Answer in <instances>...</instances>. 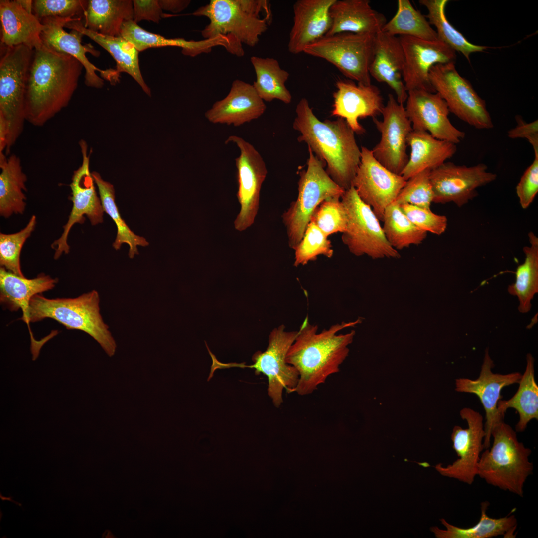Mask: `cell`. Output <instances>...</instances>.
I'll use <instances>...</instances> for the list:
<instances>
[{
	"mask_svg": "<svg viewBox=\"0 0 538 538\" xmlns=\"http://www.w3.org/2000/svg\"><path fill=\"white\" fill-rule=\"evenodd\" d=\"M347 214V225L341 239L350 252L356 256L366 255L374 259L399 258L400 254L387 241L379 220L360 198L353 186L341 198Z\"/></svg>",
	"mask_w": 538,
	"mask_h": 538,
	"instance_id": "10",
	"label": "cell"
},
{
	"mask_svg": "<svg viewBox=\"0 0 538 538\" xmlns=\"http://www.w3.org/2000/svg\"><path fill=\"white\" fill-rule=\"evenodd\" d=\"M340 198L331 197L323 201L310 220L328 237L337 232L342 233L346 229L347 214Z\"/></svg>",
	"mask_w": 538,
	"mask_h": 538,
	"instance_id": "45",
	"label": "cell"
},
{
	"mask_svg": "<svg viewBox=\"0 0 538 538\" xmlns=\"http://www.w3.org/2000/svg\"><path fill=\"white\" fill-rule=\"evenodd\" d=\"M404 57L403 79L407 91L422 90L436 93L429 79L430 68L436 64L455 63V51L440 41H428L399 36Z\"/></svg>",
	"mask_w": 538,
	"mask_h": 538,
	"instance_id": "19",
	"label": "cell"
},
{
	"mask_svg": "<svg viewBox=\"0 0 538 538\" xmlns=\"http://www.w3.org/2000/svg\"><path fill=\"white\" fill-rule=\"evenodd\" d=\"M403 212L417 227L426 232L440 235L447 228V218L427 209L405 204L400 205Z\"/></svg>",
	"mask_w": 538,
	"mask_h": 538,
	"instance_id": "48",
	"label": "cell"
},
{
	"mask_svg": "<svg viewBox=\"0 0 538 538\" xmlns=\"http://www.w3.org/2000/svg\"><path fill=\"white\" fill-rule=\"evenodd\" d=\"M271 13L266 0H211L193 15L207 17L209 23L201 31L204 39H222L228 43V52L238 57L244 55L242 43L256 46L259 37L268 29Z\"/></svg>",
	"mask_w": 538,
	"mask_h": 538,
	"instance_id": "4",
	"label": "cell"
},
{
	"mask_svg": "<svg viewBox=\"0 0 538 538\" xmlns=\"http://www.w3.org/2000/svg\"><path fill=\"white\" fill-rule=\"evenodd\" d=\"M430 171H422L407 180L394 202L399 205L408 204L430 209L434 198L429 178Z\"/></svg>",
	"mask_w": 538,
	"mask_h": 538,
	"instance_id": "46",
	"label": "cell"
},
{
	"mask_svg": "<svg viewBox=\"0 0 538 538\" xmlns=\"http://www.w3.org/2000/svg\"><path fill=\"white\" fill-rule=\"evenodd\" d=\"M517 125L508 132L511 138H526L532 146L534 153H538V122L536 120L526 123L522 118L517 116Z\"/></svg>",
	"mask_w": 538,
	"mask_h": 538,
	"instance_id": "51",
	"label": "cell"
},
{
	"mask_svg": "<svg viewBox=\"0 0 538 538\" xmlns=\"http://www.w3.org/2000/svg\"><path fill=\"white\" fill-rule=\"evenodd\" d=\"M382 221L387 241L397 251L419 245L427 237V232L415 226L395 202L386 208Z\"/></svg>",
	"mask_w": 538,
	"mask_h": 538,
	"instance_id": "42",
	"label": "cell"
},
{
	"mask_svg": "<svg viewBox=\"0 0 538 538\" xmlns=\"http://www.w3.org/2000/svg\"><path fill=\"white\" fill-rule=\"evenodd\" d=\"M483 163L467 167L444 162L430 171L429 178L434 198L433 202H452L460 207L477 195V189L494 181L495 173L488 172Z\"/></svg>",
	"mask_w": 538,
	"mask_h": 538,
	"instance_id": "17",
	"label": "cell"
},
{
	"mask_svg": "<svg viewBox=\"0 0 538 538\" xmlns=\"http://www.w3.org/2000/svg\"><path fill=\"white\" fill-rule=\"evenodd\" d=\"M492 437V446L480 455L477 475L489 485L523 497L525 481L533 473L529 459L532 451L518 441L516 431L504 420L494 426Z\"/></svg>",
	"mask_w": 538,
	"mask_h": 538,
	"instance_id": "6",
	"label": "cell"
},
{
	"mask_svg": "<svg viewBox=\"0 0 538 538\" xmlns=\"http://www.w3.org/2000/svg\"><path fill=\"white\" fill-rule=\"evenodd\" d=\"M18 2L27 11L29 12H32V3L33 0H17Z\"/></svg>",
	"mask_w": 538,
	"mask_h": 538,
	"instance_id": "53",
	"label": "cell"
},
{
	"mask_svg": "<svg viewBox=\"0 0 538 538\" xmlns=\"http://www.w3.org/2000/svg\"><path fill=\"white\" fill-rule=\"evenodd\" d=\"M530 246H525L524 262L516 269L514 283L508 286V292L517 297L520 312H528L531 301L538 292V238L533 232L528 234Z\"/></svg>",
	"mask_w": 538,
	"mask_h": 538,
	"instance_id": "37",
	"label": "cell"
},
{
	"mask_svg": "<svg viewBox=\"0 0 538 538\" xmlns=\"http://www.w3.org/2000/svg\"><path fill=\"white\" fill-rule=\"evenodd\" d=\"M84 67L44 45L34 50L25 97L26 121L42 127L69 104Z\"/></svg>",
	"mask_w": 538,
	"mask_h": 538,
	"instance_id": "1",
	"label": "cell"
},
{
	"mask_svg": "<svg viewBox=\"0 0 538 538\" xmlns=\"http://www.w3.org/2000/svg\"><path fill=\"white\" fill-rule=\"evenodd\" d=\"M397 11L382 31L393 36H407L428 41L439 40L436 31L425 16L409 0H398Z\"/></svg>",
	"mask_w": 538,
	"mask_h": 538,
	"instance_id": "40",
	"label": "cell"
},
{
	"mask_svg": "<svg viewBox=\"0 0 538 538\" xmlns=\"http://www.w3.org/2000/svg\"><path fill=\"white\" fill-rule=\"evenodd\" d=\"M88 0H34L32 12L40 21L49 17L74 18L83 17Z\"/></svg>",
	"mask_w": 538,
	"mask_h": 538,
	"instance_id": "47",
	"label": "cell"
},
{
	"mask_svg": "<svg viewBox=\"0 0 538 538\" xmlns=\"http://www.w3.org/2000/svg\"><path fill=\"white\" fill-rule=\"evenodd\" d=\"M361 322V318L342 322L318 333V326L311 324L308 316L306 317L286 355L287 363L299 373L295 392L300 396L309 395L329 376L339 371L340 365L348 355V346L352 343L355 331L345 334L337 333Z\"/></svg>",
	"mask_w": 538,
	"mask_h": 538,
	"instance_id": "2",
	"label": "cell"
},
{
	"mask_svg": "<svg viewBox=\"0 0 538 538\" xmlns=\"http://www.w3.org/2000/svg\"><path fill=\"white\" fill-rule=\"evenodd\" d=\"M58 279L41 273L33 279L17 275L4 268H0V301L10 311L21 309V319L25 321L31 298L52 289Z\"/></svg>",
	"mask_w": 538,
	"mask_h": 538,
	"instance_id": "30",
	"label": "cell"
},
{
	"mask_svg": "<svg viewBox=\"0 0 538 538\" xmlns=\"http://www.w3.org/2000/svg\"><path fill=\"white\" fill-rule=\"evenodd\" d=\"M133 21L137 23L142 20L158 23L162 18V9L158 0H134Z\"/></svg>",
	"mask_w": 538,
	"mask_h": 538,
	"instance_id": "50",
	"label": "cell"
},
{
	"mask_svg": "<svg viewBox=\"0 0 538 538\" xmlns=\"http://www.w3.org/2000/svg\"><path fill=\"white\" fill-rule=\"evenodd\" d=\"M91 174L98 188L104 212L110 216L117 226V236L113 246L116 250H119L122 244H127L130 247L129 256L133 258L135 255L138 254L137 246H146L148 242L144 237L134 234L121 218L115 202L113 185L104 180L99 173L93 171Z\"/></svg>",
	"mask_w": 538,
	"mask_h": 538,
	"instance_id": "41",
	"label": "cell"
},
{
	"mask_svg": "<svg viewBox=\"0 0 538 538\" xmlns=\"http://www.w3.org/2000/svg\"><path fill=\"white\" fill-rule=\"evenodd\" d=\"M158 1L162 10L173 13L183 11L191 2L189 0H158Z\"/></svg>",
	"mask_w": 538,
	"mask_h": 538,
	"instance_id": "52",
	"label": "cell"
},
{
	"mask_svg": "<svg viewBox=\"0 0 538 538\" xmlns=\"http://www.w3.org/2000/svg\"><path fill=\"white\" fill-rule=\"evenodd\" d=\"M381 115L382 120L373 118L381 134L379 142L371 150L375 159L391 172L401 175L409 156L406 152L407 140L412 131L404 104L399 103L389 94Z\"/></svg>",
	"mask_w": 538,
	"mask_h": 538,
	"instance_id": "13",
	"label": "cell"
},
{
	"mask_svg": "<svg viewBox=\"0 0 538 538\" xmlns=\"http://www.w3.org/2000/svg\"><path fill=\"white\" fill-rule=\"evenodd\" d=\"M82 161L81 165L73 172L70 187L71 191L69 199L73 206L63 232L60 237L51 245L55 250L54 258L58 259L63 253L68 254L70 247L67 243L69 233L73 225L84 222L86 215L93 225L103 221L104 210L100 197H98L95 182L90 171V155H88L86 142L79 141Z\"/></svg>",
	"mask_w": 538,
	"mask_h": 538,
	"instance_id": "15",
	"label": "cell"
},
{
	"mask_svg": "<svg viewBox=\"0 0 538 538\" xmlns=\"http://www.w3.org/2000/svg\"><path fill=\"white\" fill-rule=\"evenodd\" d=\"M295 251L293 265H305L317 259L319 255L331 258L334 253L331 242L313 222H310L304 235Z\"/></svg>",
	"mask_w": 538,
	"mask_h": 538,
	"instance_id": "44",
	"label": "cell"
},
{
	"mask_svg": "<svg viewBox=\"0 0 538 538\" xmlns=\"http://www.w3.org/2000/svg\"><path fill=\"white\" fill-rule=\"evenodd\" d=\"M76 18L49 17L41 19L40 21L44 26L41 34L43 44L55 51L76 58L85 69L84 83L87 86L96 88L103 86L104 80L97 75L96 72H99L103 78L115 83V75L117 74L116 70H101L91 63L86 56V53H90L98 57L100 52L91 44L82 45L84 35L79 31L72 30L68 33L64 29L68 22Z\"/></svg>",
	"mask_w": 538,
	"mask_h": 538,
	"instance_id": "20",
	"label": "cell"
},
{
	"mask_svg": "<svg viewBox=\"0 0 538 538\" xmlns=\"http://www.w3.org/2000/svg\"><path fill=\"white\" fill-rule=\"evenodd\" d=\"M361 161L352 186L361 200L382 221L386 208L395 201L406 180L383 166L371 150L361 146Z\"/></svg>",
	"mask_w": 538,
	"mask_h": 538,
	"instance_id": "18",
	"label": "cell"
},
{
	"mask_svg": "<svg viewBox=\"0 0 538 538\" xmlns=\"http://www.w3.org/2000/svg\"><path fill=\"white\" fill-rule=\"evenodd\" d=\"M460 415L466 421L468 427L463 429L456 425L452 430V447L458 458L446 467L439 463L434 468L442 476L471 485L477 475L478 464L484 449L483 418L478 412L469 407L462 408Z\"/></svg>",
	"mask_w": 538,
	"mask_h": 538,
	"instance_id": "16",
	"label": "cell"
},
{
	"mask_svg": "<svg viewBox=\"0 0 538 538\" xmlns=\"http://www.w3.org/2000/svg\"><path fill=\"white\" fill-rule=\"evenodd\" d=\"M369 0H336L329 9L332 24L325 36L350 32L376 34L387 21L373 9Z\"/></svg>",
	"mask_w": 538,
	"mask_h": 538,
	"instance_id": "28",
	"label": "cell"
},
{
	"mask_svg": "<svg viewBox=\"0 0 538 538\" xmlns=\"http://www.w3.org/2000/svg\"><path fill=\"white\" fill-rule=\"evenodd\" d=\"M336 0H298L294 4L293 24L288 44L290 53L303 52L325 36L332 24L329 9Z\"/></svg>",
	"mask_w": 538,
	"mask_h": 538,
	"instance_id": "25",
	"label": "cell"
},
{
	"mask_svg": "<svg viewBox=\"0 0 538 538\" xmlns=\"http://www.w3.org/2000/svg\"><path fill=\"white\" fill-rule=\"evenodd\" d=\"M375 34L343 32L324 36L306 46L303 52L325 59L345 77L364 85L371 84L369 67Z\"/></svg>",
	"mask_w": 538,
	"mask_h": 538,
	"instance_id": "11",
	"label": "cell"
},
{
	"mask_svg": "<svg viewBox=\"0 0 538 538\" xmlns=\"http://www.w3.org/2000/svg\"><path fill=\"white\" fill-rule=\"evenodd\" d=\"M534 154L532 163L525 170L516 187L520 204L523 209L530 206L538 192V153Z\"/></svg>",
	"mask_w": 538,
	"mask_h": 538,
	"instance_id": "49",
	"label": "cell"
},
{
	"mask_svg": "<svg viewBox=\"0 0 538 538\" xmlns=\"http://www.w3.org/2000/svg\"><path fill=\"white\" fill-rule=\"evenodd\" d=\"M448 0H419V3L428 10L425 16L431 25L436 28L439 40L445 43L455 51L461 53L470 62L472 53L482 52L488 47L475 45L465 37L449 23L445 15V7Z\"/></svg>",
	"mask_w": 538,
	"mask_h": 538,
	"instance_id": "39",
	"label": "cell"
},
{
	"mask_svg": "<svg viewBox=\"0 0 538 538\" xmlns=\"http://www.w3.org/2000/svg\"><path fill=\"white\" fill-rule=\"evenodd\" d=\"M235 143L240 150L235 159L238 186L237 197L241 210L234 221L235 228L240 231L250 227L254 222L259 206L260 192L268 171L260 153L254 146L243 138L230 135L225 143Z\"/></svg>",
	"mask_w": 538,
	"mask_h": 538,
	"instance_id": "14",
	"label": "cell"
},
{
	"mask_svg": "<svg viewBox=\"0 0 538 538\" xmlns=\"http://www.w3.org/2000/svg\"><path fill=\"white\" fill-rule=\"evenodd\" d=\"M455 63L436 64L429 72L433 89L445 101L449 111L478 129L493 127L485 101L470 83L460 75Z\"/></svg>",
	"mask_w": 538,
	"mask_h": 538,
	"instance_id": "12",
	"label": "cell"
},
{
	"mask_svg": "<svg viewBox=\"0 0 538 538\" xmlns=\"http://www.w3.org/2000/svg\"><path fill=\"white\" fill-rule=\"evenodd\" d=\"M0 215L5 218L25 211L27 178L23 171L20 159L11 154L0 163Z\"/></svg>",
	"mask_w": 538,
	"mask_h": 538,
	"instance_id": "35",
	"label": "cell"
},
{
	"mask_svg": "<svg viewBox=\"0 0 538 538\" xmlns=\"http://www.w3.org/2000/svg\"><path fill=\"white\" fill-rule=\"evenodd\" d=\"M494 365L489 355V348H487L478 378L474 380L466 378L455 380L457 392L475 394L483 405L486 413L485 436L483 440L485 449L490 447L493 428L496 424L504 420V418L499 415L497 410V404L502 397V390L506 386L518 383L522 376L518 372L506 374L494 373L492 371Z\"/></svg>",
	"mask_w": 538,
	"mask_h": 538,
	"instance_id": "22",
	"label": "cell"
},
{
	"mask_svg": "<svg viewBox=\"0 0 538 538\" xmlns=\"http://www.w3.org/2000/svg\"><path fill=\"white\" fill-rule=\"evenodd\" d=\"M308 148L307 168L300 172L297 197L282 215L286 229L288 245L292 249L302 239L317 207L329 198H341L345 192L324 169L325 163Z\"/></svg>",
	"mask_w": 538,
	"mask_h": 538,
	"instance_id": "8",
	"label": "cell"
},
{
	"mask_svg": "<svg viewBox=\"0 0 538 538\" xmlns=\"http://www.w3.org/2000/svg\"><path fill=\"white\" fill-rule=\"evenodd\" d=\"M0 498L2 501H5L6 500H8V501H11V502H12L13 503H15L16 505H18L19 506H21V507L22 506V505L20 503L13 500L12 499V496H9L8 497H4L1 495V493H0Z\"/></svg>",
	"mask_w": 538,
	"mask_h": 538,
	"instance_id": "54",
	"label": "cell"
},
{
	"mask_svg": "<svg viewBox=\"0 0 538 538\" xmlns=\"http://www.w3.org/2000/svg\"><path fill=\"white\" fill-rule=\"evenodd\" d=\"M404 64L403 49L399 37L383 31L375 34L370 76L387 84L395 92L398 103L404 104L408 92L403 79Z\"/></svg>",
	"mask_w": 538,
	"mask_h": 538,
	"instance_id": "26",
	"label": "cell"
},
{
	"mask_svg": "<svg viewBox=\"0 0 538 538\" xmlns=\"http://www.w3.org/2000/svg\"><path fill=\"white\" fill-rule=\"evenodd\" d=\"M1 47L0 119L8 131L7 155L21 134L26 121V92L34 49L23 44Z\"/></svg>",
	"mask_w": 538,
	"mask_h": 538,
	"instance_id": "7",
	"label": "cell"
},
{
	"mask_svg": "<svg viewBox=\"0 0 538 538\" xmlns=\"http://www.w3.org/2000/svg\"><path fill=\"white\" fill-rule=\"evenodd\" d=\"M518 383V389L512 398L499 401L497 410L499 415L504 418L507 409H515L519 416L516 432H522L531 420L538 419V386L534 377V359L530 353L527 354L526 369Z\"/></svg>",
	"mask_w": 538,
	"mask_h": 538,
	"instance_id": "34",
	"label": "cell"
},
{
	"mask_svg": "<svg viewBox=\"0 0 538 538\" xmlns=\"http://www.w3.org/2000/svg\"><path fill=\"white\" fill-rule=\"evenodd\" d=\"M405 109L413 130L427 132L436 139L455 144L465 137V133L451 123L447 105L436 92L408 91Z\"/></svg>",
	"mask_w": 538,
	"mask_h": 538,
	"instance_id": "21",
	"label": "cell"
},
{
	"mask_svg": "<svg viewBox=\"0 0 538 538\" xmlns=\"http://www.w3.org/2000/svg\"><path fill=\"white\" fill-rule=\"evenodd\" d=\"M266 108L253 85L236 80L227 95L215 102L205 116L213 124L238 127L259 118Z\"/></svg>",
	"mask_w": 538,
	"mask_h": 538,
	"instance_id": "24",
	"label": "cell"
},
{
	"mask_svg": "<svg viewBox=\"0 0 538 538\" xmlns=\"http://www.w3.org/2000/svg\"><path fill=\"white\" fill-rule=\"evenodd\" d=\"M489 505L487 501L481 503V516L478 522L469 528H461L451 525L445 519L440 522L445 530L438 527H432L431 531L437 538H490L503 536L504 538H515L514 534L517 526L515 515H511L493 518L487 515L486 511Z\"/></svg>",
	"mask_w": 538,
	"mask_h": 538,
	"instance_id": "33",
	"label": "cell"
},
{
	"mask_svg": "<svg viewBox=\"0 0 538 538\" xmlns=\"http://www.w3.org/2000/svg\"><path fill=\"white\" fill-rule=\"evenodd\" d=\"M293 128L300 133L299 142L307 144L315 155L324 162L326 172L345 191L352 186L361 161V149L354 132L341 118L319 120L302 98L295 109Z\"/></svg>",
	"mask_w": 538,
	"mask_h": 538,
	"instance_id": "3",
	"label": "cell"
},
{
	"mask_svg": "<svg viewBox=\"0 0 538 538\" xmlns=\"http://www.w3.org/2000/svg\"><path fill=\"white\" fill-rule=\"evenodd\" d=\"M45 318L53 319L68 329L87 333L109 356L115 354L116 343L100 313V297L97 291L73 298L49 299L40 294L34 295L30 301L24 322L29 325Z\"/></svg>",
	"mask_w": 538,
	"mask_h": 538,
	"instance_id": "5",
	"label": "cell"
},
{
	"mask_svg": "<svg viewBox=\"0 0 538 538\" xmlns=\"http://www.w3.org/2000/svg\"><path fill=\"white\" fill-rule=\"evenodd\" d=\"M83 18L87 29L104 35L120 36L123 24L133 20V0H88Z\"/></svg>",
	"mask_w": 538,
	"mask_h": 538,
	"instance_id": "32",
	"label": "cell"
},
{
	"mask_svg": "<svg viewBox=\"0 0 538 538\" xmlns=\"http://www.w3.org/2000/svg\"><path fill=\"white\" fill-rule=\"evenodd\" d=\"M36 218L32 215L26 226L12 234L0 233V265L7 270L24 277L21 269L20 256L23 246L34 230Z\"/></svg>",
	"mask_w": 538,
	"mask_h": 538,
	"instance_id": "43",
	"label": "cell"
},
{
	"mask_svg": "<svg viewBox=\"0 0 538 538\" xmlns=\"http://www.w3.org/2000/svg\"><path fill=\"white\" fill-rule=\"evenodd\" d=\"M0 20L2 46L23 44L34 50L43 45L41 34L44 26L17 0H0Z\"/></svg>",
	"mask_w": 538,
	"mask_h": 538,
	"instance_id": "27",
	"label": "cell"
},
{
	"mask_svg": "<svg viewBox=\"0 0 538 538\" xmlns=\"http://www.w3.org/2000/svg\"><path fill=\"white\" fill-rule=\"evenodd\" d=\"M407 145L410 153L401 175L407 180L425 170H432L452 157L457 150L455 144L433 137L425 131H412L409 134Z\"/></svg>",
	"mask_w": 538,
	"mask_h": 538,
	"instance_id": "29",
	"label": "cell"
},
{
	"mask_svg": "<svg viewBox=\"0 0 538 538\" xmlns=\"http://www.w3.org/2000/svg\"><path fill=\"white\" fill-rule=\"evenodd\" d=\"M81 17H77L68 22L64 28L79 31L107 51L116 62V72H126L133 77L143 90L150 96V88L145 83L140 72L139 51L130 42L121 36L114 37L104 35L86 28Z\"/></svg>",
	"mask_w": 538,
	"mask_h": 538,
	"instance_id": "31",
	"label": "cell"
},
{
	"mask_svg": "<svg viewBox=\"0 0 538 538\" xmlns=\"http://www.w3.org/2000/svg\"><path fill=\"white\" fill-rule=\"evenodd\" d=\"M256 80L253 86L260 97L266 102L279 100L285 104L292 101V96L285 86L289 73L282 69L278 61L273 58L251 57Z\"/></svg>",
	"mask_w": 538,
	"mask_h": 538,
	"instance_id": "38",
	"label": "cell"
},
{
	"mask_svg": "<svg viewBox=\"0 0 538 538\" xmlns=\"http://www.w3.org/2000/svg\"><path fill=\"white\" fill-rule=\"evenodd\" d=\"M121 36L131 43L139 52L150 48L176 46L182 48L183 54L195 56L201 53L210 52L214 46H222L221 41L218 39L195 41H187L183 38H167L145 30L133 20L123 24Z\"/></svg>",
	"mask_w": 538,
	"mask_h": 538,
	"instance_id": "36",
	"label": "cell"
},
{
	"mask_svg": "<svg viewBox=\"0 0 538 538\" xmlns=\"http://www.w3.org/2000/svg\"><path fill=\"white\" fill-rule=\"evenodd\" d=\"M281 325L274 328L269 335V344L266 350L258 351L252 356L253 364L222 363L214 354L211 356L212 364L211 373L218 369L233 367L251 368L256 375L262 373L268 380V394L274 406L279 407L283 403L282 392L285 389L290 393L295 391L299 378L297 369L286 362V355L294 342L298 331H287Z\"/></svg>",
	"mask_w": 538,
	"mask_h": 538,
	"instance_id": "9",
	"label": "cell"
},
{
	"mask_svg": "<svg viewBox=\"0 0 538 538\" xmlns=\"http://www.w3.org/2000/svg\"><path fill=\"white\" fill-rule=\"evenodd\" d=\"M336 86L331 115L344 119L354 133L363 134L365 130L358 119H373L382 114L385 105L380 89L372 84H356L345 80L338 81Z\"/></svg>",
	"mask_w": 538,
	"mask_h": 538,
	"instance_id": "23",
	"label": "cell"
}]
</instances>
